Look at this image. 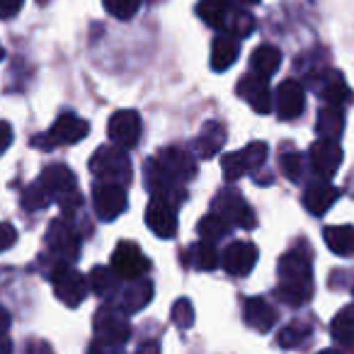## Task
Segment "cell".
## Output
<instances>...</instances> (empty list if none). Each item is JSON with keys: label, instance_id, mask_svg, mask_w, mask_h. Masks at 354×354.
<instances>
[{"label": "cell", "instance_id": "1", "mask_svg": "<svg viewBox=\"0 0 354 354\" xmlns=\"http://www.w3.org/2000/svg\"><path fill=\"white\" fill-rule=\"evenodd\" d=\"M279 284L277 296L289 306H304L313 296V267H310V250L299 243L284 252L279 260Z\"/></svg>", "mask_w": 354, "mask_h": 354}, {"label": "cell", "instance_id": "2", "mask_svg": "<svg viewBox=\"0 0 354 354\" xmlns=\"http://www.w3.org/2000/svg\"><path fill=\"white\" fill-rule=\"evenodd\" d=\"M197 15L221 35H231L238 39L250 37L255 32V17L231 0H199Z\"/></svg>", "mask_w": 354, "mask_h": 354}, {"label": "cell", "instance_id": "3", "mask_svg": "<svg viewBox=\"0 0 354 354\" xmlns=\"http://www.w3.org/2000/svg\"><path fill=\"white\" fill-rule=\"evenodd\" d=\"M78 180H75L73 170L66 165H49L44 167V172L39 175V185L46 189V194L51 197V202H59L61 212H64V216H71V214H75L80 209V202H83V197H80L78 192Z\"/></svg>", "mask_w": 354, "mask_h": 354}, {"label": "cell", "instance_id": "4", "mask_svg": "<svg viewBox=\"0 0 354 354\" xmlns=\"http://www.w3.org/2000/svg\"><path fill=\"white\" fill-rule=\"evenodd\" d=\"M90 172L97 177L100 183H114V185H122V187H127L133 180V167L127 151L114 146V143L100 146L93 153V158H90Z\"/></svg>", "mask_w": 354, "mask_h": 354}, {"label": "cell", "instance_id": "5", "mask_svg": "<svg viewBox=\"0 0 354 354\" xmlns=\"http://www.w3.org/2000/svg\"><path fill=\"white\" fill-rule=\"evenodd\" d=\"M88 133H90V124L85 119L75 117V114H61L49 131L32 138V146L41 148V151H51L56 146H71V143L83 141Z\"/></svg>", "mask_w": 354, "mask_h": 354}, {"label": "cell", "instance_id": "6", "mask_svg": "<svg viewBox=\"0 0 354 354\" xmlns=\"http://www.w3.org/2000/svg\"><path fill=\"white\" fill-rule=\"evenodd\" d=\"M93 328L100 342L114 344V347H122V344L131 337V325H129V320H127V310L112 304L100 306L93 318Z\"/></svg>", "mask_w": 354, "mask_h": 354}, {"label": "cell", "instance_id": "7", "mask_svg": "<svg viewBox=\"0 0 354 354\" xmlns=\"http://www.w3.org/2000/svg\"><path fill=\"white\" fill-rule=\"evenodd\" d=\"M212 214L221 216L228 226H238V228H245V231H252L257 226L255 221V212L245 204L243 194L238 192L236 187H226L214 197L212 202Z\"/></svg>", "mask_w": 354, "mask_h": 354}, {"label": "cell", "instance_id": "8", "mask_svg": "<svg viewBox=\"0 0 354 354\" xmlns=\"http://www.w3.org/2000/svg\"><path fill=\"white\" fill-rule=\"evenodd\" d=\"M143 180H146V189L151 192V197L165 199V202L175 204V207H180V204L187 199L185 185L177 183L172 175H167V172L158 165L156 158H148L146 165H143Z\"/></svg>", "mask_w": 354, "mask_h": 354}, {"label": "cell", "instance_id": "9", "mask_svg": "<svg viewBox=\"0 0 354 354\" xmlns=\"http://www.w3.org/2000/svg\"><path fill=\"white\" fill-rule=\"evenodd\" d=\"M51 284H54V291L61 301H64L68 308H75L85 301L88 296V279L80 274L75 267H71L68 262H56L54 272H51Z\"/></svg>", "mask_w": 354, "mask_h": 354}, {"label": "cell", "instance_id": "10", "mask_svg": "<svg viewBox=\"0 0 354 354\" xmlns=\"http://www.w3.org/2000/svg\"><path fill=\"white\" fill-rule=\"evenodd\" d=\"M267 160V146L262 141L248 143L241 151H233L228 156H223L221 160V170H223V180L226 183H236L243 175L262 167V162Z\"/></svg>", "mask_w": 354, "mask_h": 354}, {"label": "cell", "instance_id": "11", "mask_svg": "<svg viewBox=\"0 0 354 354\" xmlns=\"http://www.w3.org/2000/svg\"><path fill=\"white\" fill-rule=\"evenodd\" d=\"M46 248L51 250V255H56L61 262L78 260L80 255V238L75 233V228L71 226L66 218H54L46 228Z\"/></svg>", "mask_w": 354, "mask_h": 354}, {"label": "cell", "instance_id": "12", "mask_svg": "<svg viewBox=\"0 0 354 354\" xmlns=\"http://www.w3.org/2000/svg\"><path fill=\"white\" fill-rule=\"evenodd\" d=\"M143 133V122L141 114L133 112V109H119L109 117V127H107V136L114 146L124 148H136V143L141 141Z\"/></svg>", "mask_w": 354, "mask_h": 354}, {"label": "cell", "instance_id": "13", "mask_svg": "<svg viewBox=\"0 0 354 354\" xmlns=\"http://www.w3.org/2000/svg\"><path fill=\"white\" fill-rule=\"evenodd\" d=\"M127 187L114 183H95L93 185V207L100 221H114L127 212Z\"/></svg>", "mask_w": 354, "mask_h": 354}, {"label": "cell", "instance_id": "14", "mask_svg": "<svg viewBox=\"0 0 354 354\" xmlns=\"http://www.w3.org/2000/svg\"><path fill=\"white\" fill-rule=\"evenodd\" d=\"M112 270L117 272L122 279H141L151 270V260L143 255V250L131 241H122L112 252Z\"/></svg>", "mask_w": 354, "mask_h": 354}, {"label": "cell", "instance_id": "15", "mask_svg": "<svg viewBox=\"0 0 354 354\" xmlns=\"http://www.w3.org/2000/svg\"><path fill=\"white\" fill-rule=\"evenodd\" d=\"M236 93L241 100L250 104L252 112L257 114H270L274 107V97L270 90V78H262L257 73H245L236 85Z\"/></svg>", "mask_w": 354, "mask_h": 354}, {"label": "cell", "instance_id": "16", "mask_svg": "<svg viewBox=\"0 0 354 354\" xmlns=\"http://www.w3.org/2000/svg\"><path fill=\"white\" fill-rule=\"evenodd\" d=\"M156 160L167 175H172L177 183H183V185L194 180V175H197V160H194L192 151H187V148H183V146L160 148Z\"/></svg>", "mask_w": 354, "mask_h": 354}, {"label": "cell", "instance_id": "17", "mask_svg": "<svg viewBox=\"0 0 354 354\" xmlns=\"http://www.w3.org/2000/svg\"><path fill=\"white\" fill-rule=\"evenodd\" d=\"M308 165L318 180H330L339 170V165H342V148H339V143L328 141V138L315 141L308 151Z\"/></svg>", "mask_w": 354, "mask_h": 354}, {"label": "cell", "instance_id": "18", "mask_svg": "<svg viewBox=\"0 0 354 354\" xmlns=\"http://www.w3.org/2000/svg\"><path fill=\"white\" fill-rule=\"evenodd\" d=\"M257 245L248 241H233L228 243V248L221 255V265L223 270L231 277H245L252 272V267L257 265Z\"/></svg>", "mask_w": 354, "mask_h": 354}, {"label": "cell", "instance_id": "19", "mask_svg": "<svg viewBox=\"0 0 354 354\" xmlns=\"http://www.w3.org/2000/svg\"><path fill=\"white\" fill-rule=\"evenodd\" d=\"M304 107H306L304 85L299 80H284L274 93L277 117L284 119V122H291V119H299L304 114Z\"/></svg>", "mask_w": 354, "mask_h": 354}, {"label": "cell", "instance_id": "20", "mask_svg": "<svg viewBox=\"0 0 354 354\" xmlns=\"http://www.w3.org/2000/svg\"><path fill=\"white\" fill-rule=\"evenodd\" d=\"M146 226L158 238H172L177 233V207L165 199L151 197L146 207Z\"/></svg>", "mask_w": 354, "mask_h": 354}, {"label": "cell", "instance_id": "21", "mask_svg": "<svg viewBox=\"0 0 354 354\" xmlns=\"http://www.w3.org/2000/svg\"><path fill=\"white\" fill-rule=\"evenodd\" d=\"M315 90H318V95L323 97L325 104H337V107H342V104L354 100L347 80H344L342 73H337V71H320L318 78H315Z\"/></svg>", "mask_w": 354, "mask_h": 354}, {"label": "cell", "instance_id": "22", "mask_svg": "<svg viewBox=\"0 0 354 354\" xmlns=\"http://www.w3.org/2000/svg\"><path fill=\"white\" fill-rule=\"evenodd\" d=\"M243 318L257 333H270L277 323V310L270 301L252 296V299H245V304H243Z\"/></svg>", "mask_w": 354, "mask_h": 354}, {"label": "cell", "instance_id": "23", "mask_svg": "<svg viewBox=\"0 0 354 354\" xmlns=\"http://www.w3.org/2000/svg\"><path fill=\"white\" fill-rule=\"evenodd\" d=\"M337 197H339L337 187H333L328 180H315V183H310L308 187H306L304 207L308 209L313 216H323V214L337 202Z\"/></svg>", "mask_w": 354, "mask_h": 354}, {"label": "cell", "instance_id": "24", "mask_svg": "<svg viewBox=\"0 0 354 354\" xmlns=\"http://www.w3.org/2000/svg\"><path fill=\"white\" fill-rule=\"evenodd\" d=\"M223 143H226V129H223V124L207 122L202 127V131L197 133V138H194L192 148L199 158H212L221 151Z\"/></svg>", "mask_w": 354, "mask_h": 354}, {"label": "cell", "instance_id": "25", "mask_svg": "<svg viewBox=\"0 0 354 354\" xmlns=\"http://www.w3.org/2000/svg\"><path fill=\"white\" fill-rule=\"evenodd\" d=\"M241 56V39L231 35H218L212 46V68L216 73L228 71Z\"/></svg>", "mask_w": 354, "mask_h": 354}, {"label": "cell", "instance_id": "26", "mask_svg": "<svg viewBox=\"0 0 354 354\" xmlns=\"http://www.w3.org/2000/svg\"><path fill=\"white\" fill-rule=\"evenodd\" d=\"M151 299H153V284L141 277V279H133L124 286L122 308L127 310V313H138V310H143L151 304Z\"/></svg>", "mask_w": 354, "mask_h": 354}, {"label": "cell", "instance_id": "27", "mask_svg": "<svg viewBox=\"0 0 354 354\" xmlns=\"http://www.w3.org/2000/svg\"><path fill=\"white\" fill-rule=\"evenodd\" d=\"M315 131L320 138L328 141H337L344 131V112L337 104H325L318 112V122H315Z\"/></svg>", "mask_w": 354, "mask_h": 354}, {"label": "cell", "instance_id": "28", "mask_svg": "<svg viewBox=\"0 0 354 354\" xmlns=\"http://www.w3.org/2000/svg\"><path fill=\"white\" fill-rule=\"evenodd\" d=\"M250 66H252V73L262 75V78H272L281 66V51L272 44L257 46L250 56Z\"/></svg>", "mask_w": 354, "mask_h": 354}, {"label": "cell", "instance_id": "29", "mask_svg": "<svg viewBox=\"0 0 354 354\" xmlns=\"http://www.w3.org/2000/svg\"><path fill=\"white\" fill-rule=\"evenodd\" d=\"M325 245L339 257L354 255V226H328L323 231Z\"/></svg>", "mask_w": 354, "mask_h": 354}, {"label": "cell", "instance_id": "30", "mask_svg": "<svg viewBox=\"0 0 354 354\" xmlns=\"http://www.w3.org/2000/svg\"><path fill=\"white\" fill-rule=\"evenodd\" d=\"M189 265L199 272H214L221 265V255L212 241H199L189 248Z\"/></svg>", "mask_w": 354, "mask_h": 354}, {"label": "cell", "instance_id": "31", "mask_svg": "<svg viewBox=\"0 0 354 354\" xmlns=\"http://www.w3.org/2000/svg\"><path fill=\"white\" fill-rule=\"evenodd\" d=\"M330 333H333L335 342L344 344V347H354V304L337 310V315L330 323Z\"/></svg>", "mask_w": 354, "mask_h": 354}, {"label": "cell", "instance_id": "32", "mask_svg": "<svg viewBox=\"0 0 354 354\" xmlns=\"http://www.w3.org/2000/svg\"><path fill=\"white\" fill-rule=\"evenodd\" d=\"M119 279H122V277H119L117 272L112 270V267H93L88 284H90V289H93L97 296H102V299H109V296L117 294Z\"/></svg>", "mask_w": 354, "mask_h": 354}, {"label": "cell", "instance_id": "33", "mask_svg": "<svg viewBox=\"0 0 354 354\" xmlns=\"http://www.w3.org/2000/svg\"><path fill=\"white\" fill-rule=\"evenodd\" d=\"M308 337H310V325L296 320V323H289L284 330H281L279 337H277V342H279V347H284V349H294V347L306 344V339Z\"/></svg>", "mask_w": 354, "mask_h": 354}, {"label": "cell", "instance_id": "34", "mask_svg": "<svg viewBox=\"0 0 354 354\" xmlns=\"http://www.w3.org/2000/svg\"><path fill=\"white\" fill-rule=\"evenodd\" d=\"M199 236H202V241H221L223 236H228V231H231V226H228L226 221H223L221 216H216V214H207V216L199 221L197 226Z\"/></svg>", "mask_w": 354, "mask_h": 354}, {"label": "cell", "instance_id": "35", "mask_svg": "<svg viewBox=\"0 0 354 354\" xmlns=\"http://www.w3.org/2000/svg\"><path fill=\"white\" fill-rule=\"evenodd\" d=\"M279 167L286 177H289L291 183H301L306 175V160L299 151H289V153H281L279 158Z\"/></svg>", "mask_w": 354, "mask_h": 354}, {"label": "cell", "instance_id": "36", "mask_svg": "<svg viewBox=\"0 0 354 354\" xmlns=\"http://www.w3.org/2000/svg\"><path fill=\"white\" fill-rule=\"evenodd\" d=\"M49 204H51V197L39 185V180L32 183L30 187L22 192V209H25V212H39V209H46Z\"/></svg>", "mask_w": 354, "mask_h": 354}, {"label": "cell", "instance_id": "37", "mask_svg": "<svg viewBox=\"0 0 354 354\" xmlns=\"http://www.w3.org/2000/svg\"><path fill=\"white\" fill-rule=\"evenodd\" d=\"M141 3H143V0H102L104 10H107L112 17H117V20H122V22L131 20V17L141 10Z\"/></svg>", "mask_w": 354, "mask_h": 354}, {"label": "cell", "instance_id": "38", "mask_svg": "<svg viewBox=\"0 0 354 354\" xmlns=\"http://www.w3.org/2000/svg\"><path fill=\"white\" fill-rule=\"evenodd\" d=\"M172 323L180 330H189L194 325V306L189 299H177L172 306Z\"/></svg>", "mask_w": 354, "mask_h": 354}, {"label": "cell", "instance_id": "39", "mask_svg": "<svg viewBox=\"0 0 354 354\" xmlns=\"http://www.w3.org/2000/svg\"><path fill=\"white\" fill-rule=\"evenodd\" d=\"M15 241H17L15 226H10V223H0V252L10 250V248L15 245Z\"/></svg>", "mask_w": 354, "mask_h": 354}, {"label": "cell", "instance_id": "40", "mask_svg": "<svg viewBox=\"0 0 354 354\" xmlns=\"http://www.w3.org/2000/svg\"><path fill=\"white\" fill-rule=\"evenodd\" d=\"M25 0H0V20H12L22 10Z\"/></svg>", "mask_w": 354, "mask_h": 354}, {"label": "cell", "instance_id": "41", "mask_svg": "<svg viewBox=\"0 0 354 354\" xmlns=\"http://www.w3.org/2000/svg\"><path fill=\"white\" fill-rule=\"evenodd\" d=\"M25 354H54V349H51V344L49 342H44V339H30L27 342V349H25Z\"/></svg>", "mask_w": 354, "mask_h": 354}, {"label": "cell", "instance_id": "42", "mask_svg": "<svg viewBox=\"0 0 354 354\" xmlns=\"http://www.w3.org/2000/svg\"><path fill=\"white\" fill-rule=\"evenodd\" d=\"M10 143H12V129H10V124L8 122H0V156L10 148Z\"/></svg>", "mask_w": 354, "mask_h": 354}, {"label": "cell", "instance_id": "43", "mask_svg": "<svg viewBox=\"0 0 354 354\" xmlns=\"http://www.w3.org/2000/svg\"><path fill=\"white\" fill-rule=\"evenodd\" d=\"M88 354H122V349L114 347V344H104V342H93L88 347Z\"/></svg>", "mask_w": 354, "mask_h": 354}, {"label": "cell", "instance_id": "44", "mask_svg": "<svg viewBox=\"0 0 354 354\" xmlns=\"http://www.w3.org/2000/svg\"><path fill=\"white\" fill-rule=\"evenodd\" d=\"M8 330H10V313L0 306V337H6Z\"/></svg>", "mask_w": 354, "mask_h": 354}, {"label": "cell", "instance_id": "45", "mask_svg": "<svg viewBox=\"0 0 354 354\" xmlns=\"http://www.w3.org/2000/svg\"><path fill=\"white\" fill-rule=\"evenodd\" d=\"M136 354H160V349H158V344H156V342H146L141 349H138Z\"/></svg>", "mask_w": 354, "mask_h": 354}, {"label": "cell", "instance_id": "46", "mask_svg": "<svg viewBox=\"0 0 354 354\" xmlns=\"http://www.w3.org/2000/svg\"><path fill=\"white\" fill-rule=\"evenodd\" d=\"M0 354H12V344L8 337H0Z\"/></svg>", "mask_w": 354, "mask_h": 354}, {"label": "cell", "instance_id": "47", "mask_svg": "<svg viewBox=\"0 0 354 354\" xmlns=\"http://www.w3.org/2000/svg\"><path fill=\"white\" fill-rule=\"evenodd\" d=\"M231 3H236V6H241V8H250V6H257L260 0H231Z\"/></svg>", "mask_w": 354, "mask_h": 354}, {"label": "cell", "instance_id": "48", "mask_svg": "<svg viewBox=\"0 0 354 354\" xmlns=\"http://www.w3.org/2000/svg\"><path fill=\"white\" fill-rule=\"evenodd\" d=\"M318 354H339L337 349H323V352H318Z\"/></svg>", "mask_w": 354, "mask_h": 354}, {"label": "cell", "instance_id": "49", "mask_svg": "<svg viewBox=\"0 0 354 354\" xmlns=\"http://www.w3.org/2000/svg\"><path fill=\"white\" fill-rule=\"evenodd\" d=\"M37 3H39V6H46V3H49V0H37Z\"/></svg>", "mask_w": 354, "mask_h": 354}, {"label": "cell", "instance_id": "50", "mask_svg": "<svg viewBox=\"0 0 354 354\" xmlns=\"http://www.w3.org/2000/svg\"><path fill=\"white\" fill-rule=\"evenodd\" d=\"M3 56H6V51H3V46H0V61H3Z\"/></svg>", "mask_w": 354, "mask_h": 354}]
</instances>
